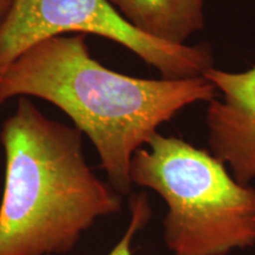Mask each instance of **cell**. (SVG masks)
<instances>
[{
  "mask_svg": "<svg viewBox=\"0 0 255 255\" xmlns=\"http://www.w3.org/2000/svg\"><path fill=\"white\" fill-rule=\"evenodd\" d=\"M218 95L203 76L143 79L105 68L90 55L87 36H58L34 44L0 77V104L17 96L43 98L64 111L100 155L120 195H129L130 163L158 127L188 105Z\"/></svg>",
  "mask_w": 255,
  "mask_h": 255,
  "instance_id": "1",
  "label": "cell"
},
{
  "mask_svg": "<svg viewBox=\"0 0 255 255\" xmlns=\"http://www.w3.org/2000/svg\"><path fill=\"white\" fill-rule=\"evenodd\" d=\"M5 182L0 255H63L98 219L117 214L121 195L87 163L82 132L20 98L0 132Z\"/></svg>",
  "mask_w": 255,
  "mask_h": 255,
  "instance_id": "2",
  "label": "cell"
},
{
  "mask_svg": "<svg viewBox=\"0 0 255 255\" xmlns=\"http://www.w3.org/2000/svg\"><path fill=\"white\" fill-rule=\"evenodd\" d=\"M130 163L132 186L163 199L173 255H229L255 246V188L239 183L212 152L156 132Z\"/></svg>",
  "mask_w": 255,
  "mask_h": 255,
  "instance_id": "3",
  "label": "cell"
},
{
  "mask_svg": "<svg viewBox=\"0 0 255 255\" xmlns=\"http://www.w3.org/2000/svg\"><path fill=\"white\" fill-rule=\"evenodd\" d=\"M73 32L127 47L167 79L199 77L213 68L209 45H171L145 36L108 0H14L0 24V77L34 44Z\"/></svg>",
  "mask_w": 255,
  "mask_h": 255,
  "instance_id": "4",
  "label": "cell"
},
{
  "mask_svg": "<svg viewBox=\"0 0 255 255\" xmlns=\"http://www.w3.org/2000/svg\"><path fill=\"white\" fill-rule=\"evenodd\" d=\"M203 77L220 92L207 109L210 150L248 186L255 180V66L242 72L210 68Z\"/></svg>",
  "mask_w": 255,
  "mask_h": 255,
  "instance_id": "5",
  "label": "cell"
},
{
  "mask_svg": "<svg viewBox=\"0 0 255 255\" xmlns=\"http://www.w3.org/2000/svg\"><path fill=\"white\" fill-rule=\"evenodd\" d=\"M137 31L171 45L205 27L203 0H108Z\"/></svg>",
  "mask_w": 255,
  "mask_h": 255,
  "instance_id": "6",
  "label": "cell"
},
{
  "mask_svg": "<svg viewBox=\"0 0 255 255\" xmlns=\"http://www.w3.org/2000/svg\"><path fill=\"white\" fill-rule=\"evenodd\" d=\"M130 210H131V218L127 231L108 255H132L133 239L137 233L145 227L151 218V208L145 194L133 196L130 200Z\"/></svg>",
  "mask_w": 255,
  "mask_h": 255,
  "instance_id": "7",
  "label": "cell"
},
{
  "mask_svg": "<svg viewBox=\"0 0 255 255\" xmlns=\"http://www.w3.org/2000/svg\"><path fill=\"white\" fill-rule=\"evenodd\" d=\"M14 0H0V24L2 23L6 15L13 5Z\"/></svg>",
  "mask_w": 255,
  "mask_h": 255,
  "instance_id": "8",
  "label": "cell"
}]
</instances>
